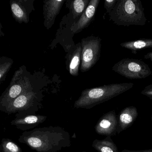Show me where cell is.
Wrapping results in <instances>:
<instances>
[{
    "label": "cell",
    "instance_id": "obj_1",
    "mask_svg": "<svg viewBox=\"0 0 152 152\" xmlns=\"http://www.w3.org/2000/svg\"><path fill=\"white\" fill-rule=\"evenodd\" d=\"M18 141L37 152H58L72 145L70 134L60 126H50L24 132Z\"/></svg>",
    "mask_w": 152,
    "mask_h": 152
},
{
    "label": "cell",
    "instance_id": "obj_2",
    "mask_svg": "<svg viewBox=\"0 0 152 152\" xmlns=\"http://www.w3.org/2000/svg\"><path fill=\"white\" fill-rule=\"evenodd\" d=\"M132 83H113L86 89L74 103L75 108L91 109L132 88Z\"/></svg>",
    "mask_w": 152,
    "mask_h": 152
},
{
    "label": "cell",
    "instance_id": "obj_3",
    "mask_svg": "<svg viewBox=\"0 0 152 152\" xmlns=\"http://www.w3.org/2000/svg\"><path fill=\"white\" fill-rule=\"evenodd\" d=\"M108 15L110 20L118 26H143L147 21L140 0H117Z\"/></svg>",
    "mask_w": 152,
    "mask_h": 152
},
{
    "label": "cell",
    "instance_id": "obj_4",
    "mask_svg": "<svg viewBox=\"0 0 152 152\" xmlns=\"http://www.w3.org/2000/svg\"><path fill=\"white\" fill-rule=\"evenodd\" d=\"M42 98L41 95L31 88L14 99L1 111L8 114L16 113V116L35 114L39 109Z\"/></svg>",
    "mask_w": 152,
    "mask_h": 152
},
{
    "label": "cell",
    "instance_id": "obj_5",
    "mask_svg": "<svg viewBox=\"0 0 152 152\" xmlns=\"http://www.w3.org/2000/svg\"><path fill=\"white\" fill-rule=\"evenodd\" d=\"M113 71L129 79H143L150 76L152 71L148 65L139 59L124 58L113 66Z\"/></svg>",
    "mask_w": 152,
    "mask_h": 152
},
{
    "label": "cell",
    "instance_id": "obj_6",
    "mask_svg": "<svg viewBox=\"0 0 152 152\" xmlns=\"http://www.w3.org/2000/svg\"><path fill=\"white\" fill-rule=\"evenodd\" d=\"M81 64L80 70L83 72L91 69L97 63L100 56L101 39L91 36L82 39Z\"/></svg>",
    "mask_w": 152,
    "mask_h": 152
},
{
    "label": "cell",
    "instance_id": "obj_7",
    "mask_svg": "<svg viewBox=\"0 0 152 152\" xmlns=\"http://www.w3.org/2000/svg\"><path fill=\"white\" fill-rule=\"evenodd\" d=\"M22 72L18 71L14 75L10 86L0 98V110L1 111L24 91L31 88L29 82L22 77Z\"/></svg>",
    "mask_w": 152,
    "mask_h": 152
},
{
    "label": "cell",
    "instance_id": "obj_8",
    "mask_svg": "<svg viewBox=\"0 0 152 152\" xmlns=\"http://www.w3.org/2000/svg\"><path fill=\"white\" fill-rule=\"evenodd\" d=\"M118 119L114 110L104 114L95 126V131L99 135L111 137L117 133Z\"/></svg>",
    "mask_w": 152,
    "mask_h": 152
},
{
    "label": "cell",
    "instance_id": "obj_9",
    "mask_svg": "<svg viewBox=\"0 0 152 152\" xmlns=\"http://www.w3.org/2000/svg\"><path fill=\"white\" fill-rule=\"evenodd\" d=\"M10 6L13 16L18 22L27 23L29 22V15L33 8L32 1L12 0Z\"/></svg>",
    "mask_w": 152,
    "mask_h": 152
},
{
    "label": "cell",
    "instance_id": "obj_10",
    "mask_svg": "<svg viewBox=\"0 0 152 152\" xmlns=\"http://www.w3.org/2000/svg\"><path fill=\"white\" fill-rule=\"evenodd\" d=\"M47 119L46 115L36 114L16 116L10 122V124L12 126H15L18 129L25 132L35 128L44 122Z\"/></svg>",
    "mask_w": 152,
    "mask_h": 152
},
{
    "label": "cell",
    "instance_id": "obj_11",
    "mask_svg": "<svg viewBox=\"0 0 152 152\" xmlns=\"http://www.w3.org/2000/svg\"><path fill=\"white\" fill-rule=\"evenodd\" d=\"M99 1V0H91L90 1L87 9L79 20L72 26L71 31L73 33L80 32L88 26L95 16Z\"/></svg>",
    "mask_w": 152,
    "mask_h": 152
},
{
    "label": "cell",
    "instance_id": "obj_12",
    "mask_svg": "<svg viewBox=\"0 0 152 152\" xmlns=\"http://www.w3.org/2000/svg\"><path fill=\"white\" fill-rule=\"evenodd\" d=\"M64 0H50L44 1V25L48 29L51 27L64 2Z\"/></svg>",
    "mask_w": 152,
    "mask_h": 152
},
{
    "label": "cell",
    "instance_id": "obj_13",
    "mask_svg": "<svg viewBox=\"0 0 152 152\" xmlns=\"http://www.w3.org/2000/svg\"><path fill=\"white\" fill-rule=\"evenodd\" d=\"M137 110L135 107L129 106L123 109L118 115L117 133L120 134L130 127L138 116Z\"/></svg>",
    "mask_w": 152,
    "mask_h": 152
},
{
    "label": "cell",
    "instance_id": "obj_14",
    "mask_svg": "<svg viewBox=\"0 0 152 152\" xmlns=\"http://www.w3.org/2000/svg\"><path fill=\"white\" fill-rule=\"evenodd\" d=\"M81 43H80L75 46L72 50L67 54L66 60L67 68L71 75L77 76L79 74L80 63L82 56Z\"/></svg>",
    "mask_w": 152,
    "mask_h": 152
},
{
    "label": "cell",
    "instance_id": "obj_15",
    "mask_svg": "<svg viewBox=\"0 0 152 152\" xmlns=\"http://www.w3.org/2000/svg\"><path fill=\"white\" fill-rule=\"evenodd\" d=\"M120 45L122 48L131 50L132 54H136L138 50L152 48V39H140L126 42H122Z\"/></svg>",
    "mask_w": 152,
    "mask_h": 152
},
{
    "label": "cell",
    "instance_id": "obj_16",
    "mask_svg": "<svg viewBox=\"0 0 152 152\" xmlns=\"http://www.w3.org/2000/svg\"><path fill=\"white\" fill-rule=\"evenodd\" d=\"M92 146L98 152H119L117 146L111 137H106L101 140H95L92 142Z\"/></svg>",
    "mask_w": 152,
    "mask_h": 152
},
{
    "label": "cell",
    "instance_id": "obj_17",
    "mask_svg": "<svg viewBox=\"0 0 152 152\" xmlns=\"http://www.w3.org/2000/svg\"><path fill=\"white\" fill-rule=\"evenodd\" d=\"M89 0H75L71 1L70 5L73 17L74 19L80 18L88 5Z\"/></svg>",
    "mask_w": 152,
    "mask_h": 152
},
{
    "label": "cell",
    "instance_id": "obj_18",
    "mask_svg": "<svg viewBox=\"0 0 152 152\" xmlns=\"http://www.w3.org/2000/svg\"><path fill=\"white\" fill-rule=\"evenodd\" d=\"M1 152H23L21 148L10 139L3 138L0 145Z\"/></svg>",
    "mask_w": 152,
    "mask_h": 152
},
{
    "label": "cell",
    "instance_id": "obj_19",
    "mask_svg": "<svg viewBox=\"0 0 152 152\" xmlns=\"http://www.w3.org/2000/svg\"><path fill=\"white\" fill-rule=\"evenodd\" d=\"M13 61L10 58L3 57L1 58L0 63V79L2 82L5 80L7 74L11 68Z\"/></svg>",
    "mask_w": 152,
    "mask_h": 152
},
{
    "label": "cell",
    "instance_id": "obj_20",
    "mask_svg": "<svg viewBox=\"0 0 152 152\" xmlns=\"http://www.w3.org/2000/svg\"><path fill=\"white\" fill-rule=\"evenodd\" d=\"M117 0H105L104 1L105 9L106 10L107 12L108 15L111 13L112 10L114 8L115 4L117 2Z\"/></svg>",
    "mask_w": 152,
    "mask_h": 152
},
{
    "label": "cell",
    "instance_id": "obj_21",
    "mask_svg": "<svg viewBox=\"0 0 152 152\" xmlns=\"http://www.w3.org/2000/svg\"><path fill=\"white\" fill-rule=\"evenodd\" d=\"M141 94L152 100V84L148 85L141 91Z\"/></svg>",
    "mask_w": 152,
    "mask_h": 152
},
{
    "label": "cell",
    "instance_id": "obj_22",
    "mask_svg": "<svg viewBox=\"0 0 152 152\" xmlns=\"http://www.w3.org/2000/svg\"><path fill=\"white\" fill-rule=\"evenodd\" d=\"M144 58H145V59H150V60L152 61V52L147 53L146 55L144 56Z\"/></svg>",
    "mask_w": 152,
    "mask_h": 152
},
{
    "label": "cell",
    "instance_id": "obj_23",
    "mask_svg": "<svg viewBox=\"0 0 152 152\" xmlns=\"http://www.w3.org/2000/svg\"><path fill=\"white\" fill-rule=\"evenodd\" d=\"M121 152H141L140 151H133V150H127V149H124L122 150Z\"/></svg>",
    "mask_w": 152,
    "mask_h": 152
},
{
    "label": "cell",
    "instance_id": "obj_24",
    "mask_svg": "<svg viewBox=\"0 0 152 152\" xmlns=\"http://www.w3.org/2000/svg\"><path fill=\"white\" fill-rule=\"evenodd\" d=\"M141 152H152V149H147V150H141Z\"/></svg>",
    "mask_w": 152,
    "mask_h": 152
},
{
    "label": "cell",
    "instance_id": "obj_25",
    "mask_svg": "<svg viewBox=\"0 0 152 152\" xmlns=\"http://www.w3.org/2000/svg\"><path fill=\"white\" fill-rule=\"evenodd\" d=\"M86 152V151H82V152Z\"/></svg>",
    "mask_w": 152,
    "mask_h": 152
},
{
    "label": "cell",
    "instance_id": "obj_26",
    "mask_svg": "<svg viewBox=\"0 0 152 152\" xmlns=\"http://www.w3.org/2000/svg\"></svg>",
    "mask_w": 152,
    "mask_h": 152
}]
</instances>
